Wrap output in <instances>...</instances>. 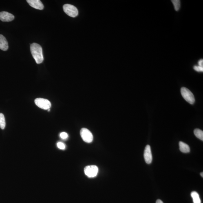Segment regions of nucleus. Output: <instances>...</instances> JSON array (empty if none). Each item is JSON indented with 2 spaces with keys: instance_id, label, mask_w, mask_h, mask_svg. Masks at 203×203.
I'll return each mask as SVG.
<instances>
[{
  "instance_id": "obj_6",
  "label": "nucleus",
  "mask_w": 203,
  "mask_h": 203,
  "mask_svg": "<svg viewBox=\"0 0 203 203\" xmlns=\"http://www.w3.org/2000/svg\"><path fill=\"white\" fill-rule=\"evenodd\" d=\"M80 135L84 142L90 143L93 141V135L88 129L83 128L80 131Z\"/></svg>"
},
{
  "instance_id": "obj_8",
  "label": "nucleus",
  "mask_w": 203,
  "mask_h": 203,
  "mask_svg": "<svg viewBox=\"0 0 203 203\" xmlns=\"http://www.w3.org/2000/svg\"><path fill=\"white\" fill-rule=\"evenodd\" d=\"M14 16L12 14L6 12H0V20L2 22H9L13 21Z\"/></svg>"
},
{
  "instance_id": "obj_17",
  "label": "nucleus",
  "mask_w": 203,
  "mask_h": 203,
  "mask_svg": "<svg viewBox=\"0 0 203 203\" xmlns=\"http://www.w3.org/2000/svg\"><path fill=\"white\" fill-rule=\"evenodd\" d=\"M195 71L197 72H203V67L200 66L199 65H195L193 67Z\"/></svg>"
},
{
  "instance_id": "obj_2",
  "label": "nucleus",
  "mask_w": 203,
  "mask_h": 203,
  "mask_svg": "<svg viewBox=\"0 0 203 203\" xmlns=\"http://www.w3.org/2000/svg\"><path fill=\"white\" fill-rule=\"evenodd\" d=\"M181 92L183 98L186 102L191 104H193L195 103V97L189 89L183 87L181 89Z\"/></svg>"
},
{
  "instance_id": "obj_11",
  "label": "nucleus",
  "mask_w": 203,
  "mask_h": 203,
  "mask_svg": "<svg viewBox=\"0 0 203 203\" xmlns=\"http://www.w3.org/2000/svg\"><path fill=\"white\" fill-rule=\"evenodd\" d=\"M179 146H180V151L181 152L184 153L190 152V148L188 144L182 142H179Z\"/></svg>"
},
{
  "instance_id": "obj_12",
  "label": "nucleus",
  "mask_w": 203,
  "mask_h": 203,
  "mask_svg": "<svg viewBox=\"0 0 203 203\" xmlns=\"http://www.w3.org/2000/svg\"><path fill=\"white\" fill-rule=\"evenodd\" d=\"M191 196L193 199V203H201L200 197L199 194L197 192H192Z\"/></svg>"
},
{
  "instance_id": "obj_16",
  "label": "nucleus",
  "mask_w": 203,
  "mask_h": 203,
  "mask_svg": "<svg viewBox=\"0 0 203 203\" xmlns=\"http://www.w3.org/2000/svg\"><path fill=\"white\" fill-rule=\"evenodd\" d=\"M57 147L61 150H65V144L61 142H58L57 144Z\"/></svg>"
},
{
  "instance_id": "obj_21",
  "label": "nucleus",
  "mask_w": 203,
  "mask_h": 203,
  "mask_svg": "<svg viewBox=\"0 0 203 203\" xmlns=\"http://www.w3.org/2000/svg\"><path fill=\"white\" fill-rule=\"evenodd\" d=\"M201 176H202V177H203V172H202V173H201Z\"/></svg>"
},
{
  "instance_id": "obj_13",
  "label": "nucleus",
  "mask_w": 203,
  "mask_h": 203,
  "mask_svg": "<svg viewBox=\"0 0 203 203\" xmlns=\"http://www.w3.org/2000/svg\"><path fill=\"white\" fill-rule=\"evenodd\" d=\"M194 133L197 138L203 140V132L202 130L199 129H196L194 131Z\"/></svg>"
},
{
  "instance_id": "obj_18",
  "label": "nucleus",
  "mask_w": 203,
  "mask_h": 203,
  "mask_svg": "<svg viewBox=\"0 0 203 203\" xmlns=\"http://www.w3.org/2000/svg\"><path fill=\"white\" fill-rule=\"evenodd\" d=\"M60 137L61 138L63 139H65L68 138V135L67 133L65 132H62L60 133Z\"/></svg>"
},
{
  "instance_id": "obj_9",
  "label": "nucleus",
  "mask_w": 203,
  "mask_h": 203,
  "mask_svg": "<svg viewBox=\"0 0 203 203\" xmlns=\"http://www.w3.org/2000/svg\"><path fill=\"white\" fill-rule=\"evenodd\" d=\"M27 1L32 8L39 10H42L44 8V5L40 0H27Z\"/></svg>"
},
{
  "instance_id": "obj_3",
  "label": "nucleus",
  "mask_w": 203,
  "mask_h": 203,
  "mask_svg": "<svg viewBox=\"0 0 203 203\" xmlns=\"http://www.w3.org/2000/svg\"><path fill=\"white\" fill-rule=\"evenodd\" d=\"M63 9L64 12L71 17H75L78 15V9L74 5L66 4L64 5Z\"/></svg>"
},
{
  "instance_id": "obj_1",
  "label": "nucleus",
  "mask_w": 203,
  "mask_h": 203,
  "mask_svg": "<svg viewBox=\"0 0 203 203\" xmlns=\"http://www.w3.org/2000/svg\"><path fill=\"white\" fill-rule=\"evenodd\" d=\"M31 53L36 63L37 64H41L43 61L44 57L42 48L40 46L36 43H33L31 45Z\"/></svg>"
},
{
  "instance_id": "obj_4",
  "label": "nucleus",
  "mask_w": 203,
  "mask_h": 203,
  "mask_svg": "<svg viewBox=\"0 0 203 203\" xmlns=\"http://www.w3.org/2000/svg\"><path fill=\"white\" fill-rule=\"evenodd\" d=\"M85 175L89 178H94L97 175L99 169L97 166L95 165L88 166L85 168Z\"/></svg>"
},
{
  "instance_id": "obj_10",
  "label": "nucleus",
  "mask_w": 203,
  "mask_h": 203,
  "mask_svg": "<svg viewBox=\"0 0 203 203\" xmlns=\"http://www.w3.org/2000/svg\"><path fill=\"white\" fill-rule=\"evenodd\" d=\"M8 49V43L6 38L2 35L0 34V49L6 51Z\"/></svg>"
},
{
  "instance_id": "obj_15",
  "label": "nucleus",
  "mask_w": 203,
  "mask_h": 203,
  "mask_svg": "<svg viewBox=\"0 0 203 203\" xmlns=\"http://www.w3.org/2000/svg\"><path fill=\"white\" fill-rule=\"evenodd\" d=\"M172 2L174 7L175 10L176 11H178L180 10V1L179 0H172Z\"/></svg>"
},
{
  "instance_id": "obj_5",
  "label": "nucleus",
  "mask_w": 203,
  "mask_h": 203,
  "mask_svg": "<svg viewBox=\"0 0 203 203\" xmlns=\"http://www.w3.org/2000/svg\"><path fill=\"white\" fill-rule=\"evenodd\" d=\"M35 103L38 107L45 110H48L50 109L51 106V102L49 100L43 98L36 99L35 100Z\"/></svg>"
},
{
  "instance_id": "obj_20",
  "label": "nucleus",
  "mask_w": 203,
  "mask_h": 203,
  "mask_svg": "<svg viewBox=\"0 0 203 203\" xmlns=\"http://www.w3.org/2000/svg\"><path fill=\"white\" fill-rule=\"evenodd\" d=\"M156 203H164L163 202H162V201L160 200V199H158V200H157V201Z\"/></svg>"
},
{
  "instance_id": "obj_19",
  "label": "nucleus",
  "mask_w": 203,
  "mask_h": 203,
  "mask_svg": "<svg viewBox=\"0 0 203 203\" xmlns=\"http://www.w3.org/2000/svg\"><path fill=\"white\" fill-rule=\"evenodd\" d=\"M198 65L200 66L203 67V60L201 59L199 60L198 62Z\"/></svg>"
},
{
  "instance_id": "obj_14",
  "label": "nucleus",
  "mask_w": 203,
  "mask_h": 203,
  "mask_svg": "<svg viewBox=\"0 0 203 203\" xmlns=\"http://www.w3.org/2000/svg\"><path fill=\"white\" fill-rule=\"evenodd\" d=\"M6 126L5 118L2 113H0V128L2 129H5Z\"/></svg>"
},
{
  "instance_id": "obj_7",
  "label": "nucleus",
  "mask_w": 203,
  "mask_h": 203,
  "mask_svg": "<svg viewBox=\"0 0 203 203\" xmlns=\"http://www.w3.org/2000/svg\"><path fill=\"white\" fill-rule=\"evenodd\" d=\"M144 157L146 163H151L152 161V154L151 146L149 145L146 146L144 151Z\"/></svg>"
}]
</instances>
